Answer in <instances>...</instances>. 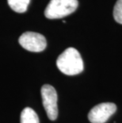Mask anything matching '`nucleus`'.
<instances>
[{
	"label": "nucleus",
	"mask_w": 122,
	"mask_h": 123,
	"mask_svg": "<svg viewBox=\"0 0 122 123\" xmlns=\"http://www.w3.org/2000/svg\"><path fill=\"white\" fill-rule=\"evenodd\" d=\"M41 97L48 117L52 121L56 120L58 117V106L57 93L55 88L49 84L43 85L41 87Z\"/></svg>",
	"instance_id": "3"
},
{
	"label": "nucleus",
	"mask_w": 122,
	"mask_h": 123,
	"mask_svg": "<svg viewBox=\"0 0 122 123\" xmlns=\"http://www.w3.org/2000/svg\"><path fill=\"white\" fill-rule=\"evenodd\" d=\"M19 44L22 48L33 53H40L45 49L47 41L42 34L34 32H25L19 37Z\"/></svg>",
	"instance_id": "4"
},
{
	"label": "nucleus",
	"mask_w": 122,
	"mask_h": 123,
	"mask_svg": "<svg viewBox=\"0 0 122 123\" xmlns=\"http://www.w3.org/2000/svg\"><path fill=\"white\" fill-rule=\"evenodd\" d=\"M78 6V0H50L45 10V15L49 19L62 18L75 12Z\"/></svg>",
	"instance_id": "2"
},
{
	"label": "nucleus",
	"mask_w": 122,
	"mask_h": 123,
	"mask_svg": "<svg viewBox=\"0 0 122 123\" xmlns=\"http://www.w3.org/2000/svg\"><path fill=\"white\" fill-rule=\"evenodd\" d=\"M116 111V106L113 103H102L90 110L88 119L91 123H105Z\"/></svg>",
	"instance_id": "5"
},
{
	"label": "nucleus",
	"mask_w": 122,
	"mask_h": 123,
	"mask_svg": "<svg viewBox=\"0 0 122 123\" xmlns=\"http://www.w3.org/2000/svg\"><path fill=\"white\" fill-rule=\"evenodd\" d=\"M57 68L67 75H75L83 71V61L77 49L68 48L63 52L56 61Z\"/></svg>",
	"instance_id": "1"
},
{
	"label": "nucleus",
	"mask_w": 122,
	"mask_h": 123,
	"mask_svg": "<svg viewBox=\"0 0 122 123\" xmlns=\"http://www.w3.org/2000/svg\"><path fill=\"white\" fill-rule=\"evenodd\" d=\"M21 123H39V117L30 107H26L21 114Z\"/></svg>",
	"instance_id": "6"
},
{
	"label": "nucleus",
	"mask_w": 122,
	"mask_h": 123,
	"mask_svg": "<svg viewBox=\"0 0 122 123\" xmlns=\"http://www.w3.org/2000/svg\"><path fill=\"white\" fill-rule=\"evenodd\" d=\"M113 18L116 22L122 24V0H117L114 6Z\"/></svg>",
	"instance_id": "8"
},
{
	"label": "nucleus",
	"mask_w": 122,
	"mask_h": 123,
	"mask_svg": "<svg viewBox=\"0 0 122 123\" xmlns=\"http://www.w3.org/2000/svg\"><path fill=\"white\" fill-rule=\"evenodd\" d=\"M10 7L17 13H25L29 4L30 0H7Z\"/></svg>",
	"instance_id": "7"
}]
</instances>
